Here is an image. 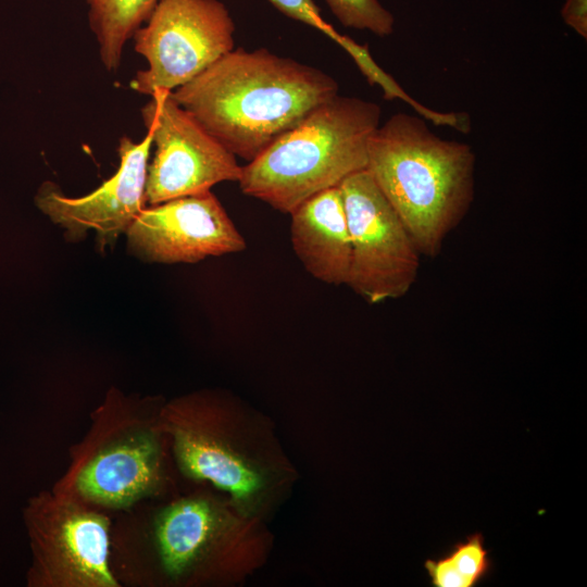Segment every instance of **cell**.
Returning <instances> with one entry per match:
<instances>
[{"label": "cell", "instance_id": "8fae6325", "mask_svg": "<svg viewBox=\"0 0 587 587\" xmlns=\"http://www.w3.org/2000/svg\"><path fill=\"white\" fill-rule=\"evenodd\" d=\"M125 235L132 254L167 264L196 263L247 247L211 190L143 208Z\"/></svg>", "mask_w": 587, "mask_h": 587}, {"label": "cell", "instance_id": "277c9868", "mask_svg": "<svg viewBox=\"0 0 587 587\" xmlns=\"http://www.w3.org/2000/svg\"><path fill=\"white\" fill-rule=\"evenodd\" d=\"M473 148L435 134L424 120L396 113L373 133L366 171L421 255L435 258L474 199Z\"/></svg>", "mask_w": 587, "mask_h": 587}, {"label": "cell", "instance_id": "5b68a950", "mask_svg": "<svg viewBox=\"0 0 587 587\" xmlns=\"http://www.w3.org/2000/svg\"><path fill=\"white\" fill-rule=\"evenodd\" d=\"M160 405L110 390L52 490L101 510H125L175 495L176 467L160 426Z\"/></svg>", "mask_w": 587, "mask_h": 587}, {"label": "cell", "instance_id": "ac0fdd59", "mask_svg": "<svg viewBox=\"0 0 587 587\" xmlns=\"http://www.w3.org/2000/svg\"><path fill=\"white\" fill-rule=\"evenodd\" d=\"M561 15L567 26L584 39L587 38V0H566Z\"/></svg>", "mask_w": 587, "mask_h": 587}, {"label": "cell", "instance_id": "4fadbf2b", "mask_svg": "<svg viewBox=\"0 0 587 587\" xmlns=\"http://www.w3.org/2000/svg\"><path fill=\"white\" fill-rule=\"evenodd\" d=\"M289 214L291 245L307 272L325 284L346 285L351 242L339 186L315 193Z\"/></svg>", "mask_w": 587, "mask_h": 587}, {"label": "cell", "instance_id": "3957f363", "mask_svg": "<svg viewBox=\"0 0 587 587\" xmlns=\"http://www.w3.org/2000/svg\"><path fill=\"white\" fill-rule=\"evenodd\" d=\"M338 90L316 67L238 48L171 93L230 153L250 162Z\"/></svg>", "mask_w": 587, "mask_h": 587}, {"label": "cell", "instance_id": "52a82bcc", "mask_svg": "<svg viewBox=\"0 0 587 587\" xmlns=\"http://www.w3.org/2000/svg\"><path fill=\"white\" fill-rule=\"evenodd\" d=\"M33 565L28 586L117 587L111 562V522L101 509L55 491L24 510Z\"/></svg>", "mask_w": 587, "mask_h": 587}, {"label": "cell", "instance_id": "e0dca14e", "mask_svg": "<svg viewBox=\"0 0 587 587\" xmlns=\"http://www.w3.org/2000/svg\"><path fill=\"white\" fill-rule=\"evenodd\" d=\"M273 7L286 16L304 23L328 36L335 42L346 49L354 60L364 52V47L358 45L351 38L340 35L321 15V11L314 0H268Z\"/></svg>", "mask_w": 587, "mask_h": 587}, {"label": "cell", "instance_id": "8992f818", "mask_svg": "<svg viewBox=\"0 0 587 587\" xmlns=\"http://www.w3.org/2000/svg\"><path fill=\"white\" fill-rule=\"evenodd\" d=\"M380 107L339 93L314 108L258 157L241 166V191L283 213L365 170Z\"/></svg>", "mask_w": 587, "mask_h": 587}, {"label": "cell", "instance_id": "6da1fadb", "mask_svg": "<svg viewBox=\"0 0 587 587\" xmlns=\"http://www.w3.org/2000/svg\"><path fill=\"white\" fill-rule=\"evenodd\" d=\"M159 422L176 471L266 522L299 479L271 419L224 390L204 389L163 402Z\"/></svg>", "mask_w": 587, "mask_h": 587}, {"label": "cell", "instance_id": "7c38bea8", "mask_svg": "<svg viewBox=\"0 0 587 587\" xmlns=\"http://www.w3.org/2000/svg\"><path fill=\"white\" fill-rule=\"evenodd\" d=\"M140 141L127 136L118 140L120 166L115 174L88 195L65 196L50 180L38 189L35 202L55 225L62 227L70 240L83 239L95 230L101 250L115 243L146 208V180L152 148V132L146 129Z\"/></svg>", "mask_w": 587, "mask_h": 587}, {"label": "cell", "instance_id": "9c48e42d", "mask_svg": "<svg viewBox=\"0 0 587 587\" xmlns=\"http://www.w3.org/2000/svg\"><path fill=\"white\" fill-rule=\"evenodd\" d=\"M339 188L351 242L346 285L372 304L403 297L420 268L413 239L366 170L345 178Z\"/></svg>", "mask_w": 587, "mask_h": 587}, {"label": "cell", "instance_id": "7a4b0ae2", "mask_svg": "<svg viewBox=\"0 0 587 587\" xmlns=\"http://www.w3.org/2000/svg\"><path fill=\"white\" fill-rule=\"evenodd\" d=\"M164 498L137 520L136 536L121 544L127 555L117 574L160 587H236L268 562V522L241 512L205 486ZM133 527V526H132Z\"/></svg>", "mask_w": 587, "mask_h": 587}, {"label": "cell", "instance_id": "5bb4252c", "mask_svg": "<svg viewBox=\"0 0 587 587\" xmlns=\"http://www.w3.org/2000/svg\"><path fill=\"white\" fill-rule=\"evenodd\" d=\"M88 23L107 71L118 68L125 43L148 20L159 0H85Z\"/></svg>", "mask_w": 587, "mask_h": 587}, {"label": "cell", "instance_id": "2e32d148", "mask_svg": "<svg viewBox=\"0 0 587 587\" xmlns=\"http://www.w3.org/2000/svg\"><path fill=\"white\" fill-rule=\"evenodd\" d=\"M345 27L369 30L385 37L394 33L395 18L378 0H325Z\"/></svg>", "mask_w": 587, "mask_h": 587}, {"label": "cell", "instance_id": "30bf717a", "mask_svg": "<svg viewBox=\"0 0 587 587\" xmlns=\"http://www.w3.org/2000/svg\"><path fill=\"white\" fill-rule=\"evenodd\" d=\"M141 108L152 132L154 154L148 164L145 198L149 205L210 191L223 182H238L236 157L208 133L172 97L157 90Z\"/></svg>", "mask_w": 587, "mask_h": 587}, {"label": "cell", "instance_id": "9a60e30c", "mask_svg": "<svg viewBox=\"0 0 587 587\" xmlns=\"http://www.w3.org/2000/svg\"><path fill=\"white\" fill-rule=\"evenodd\" d=\"M424 569L434 587H475L492 571V560L482 533L457 541L445 554L427 559Z\"/></svg>", "mask_w": 587, "mask_h": 587}, {"label": "cell", "instance_id": "ba28073f", "mask_svg": "<svg viewBox=\"0 0 587 587\" xmlns=\"http://www.w3.org/2000/svg\"><path fill=\"white\" fill-rule=\"evenodd\" d=\"M235 23L220 0H159L133 38L147 68L130 88L151 96L173 91L192 80L235 49Z\"/></svg>", "mask_w": 587, "mask_h": 587}]
</instances>
